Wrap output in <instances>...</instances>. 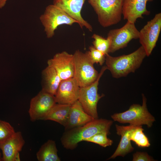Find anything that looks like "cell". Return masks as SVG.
I'll return each instance as SVG.
<instances>
[{
  "label": "cell",
  "instance_id": "1",
  "mask_svg": "<svg viewBox=\"0 0 161 161\" xmlns=\"http://www.w3.org/2000/svg\"><path fill=\"white\" fill-rule=\"evenodd\" d=\"M113 121L104 119H94L82 126L65 130L61 138L63 147L67 149L73 150L78 143L98 133L109 132Z\"/></svg>",
  "mask_w": 161,
  "mask_h": 161
},
{
  "label": "cell",
  "instance_id": "2",
  "mask_svg": "<svg viewBox=\"0 0 161 161\" xmlns=\"http://www.w3.org/2000/svg\"><path fill=\"white\" fill-rule=\"evenodd\" d=\"M146 56L145 51L142 46L127 55L113 57L108 54L106 55V66L113 77L118 78L126 76L131 72H134L140 66Z\"/></svg>",
  "mask_w": 161,
  "mask_h": 161
},
{
  "label": "cell",
  "instance_id": "3",
  "mask_svg": "<svg viewBox=\"0 0 161 161\" xmlns=\"http://www.w3.org/2000/svg\"><path fill=\"white\" fill-rule=\"evenodd\" d=\"M88 2L103 27L117 24L121 20L124 0H88Z\"/></svg>",
  "mask_w": 161,
  "mask_h": 161
},
{
  "label": "cell",
  "instance_id": "4",
  "mask_svg": "<svg viewBox=\"0 0 161 161\" xmlns=\"http://www.w3.org/2000/svg\"><path fill=\"white\" fill-rule=\"evenodd\" d=\"M142 96V105L133 104L126 111L114 114L111 116V118L114 121L120 123H129L136 126L145 125L148 128L151 127L155 121V118L148 110L146 97L143 94Z\"/></svg>",
  "mask_w": 161,
  "mask_h": 161
},
{
  "label": "cell",
  "instance_id": "5",
  "mask_svg": "<svg viewBox=\"0 0 161 161\" xmlns=\"http://www.w3.org/2000/svg\"><path fill=\"white\" fill-rule=\"evenodd\" d=\"M39 19L46 37L48 38L54 35L55 30L60 25L66 24L71 26L75 23L79 24L78 21L62 9L53 4L46 7Z\"/></svg>",
  "mask_w": 161,
  "mask_h": 161
},
{
  "label": "cell",
  "instance_id": "6",
  "mask_svg": "<svg viewBox=\"0 0 161 161\" xmlns=\"http://www.w3.org/2000/svg\"><path fill=\"white\" fill-rule=\"evenodd\" d=\"M73 55L74 74L80 87L87 86L94 83L99 75L89 57L88 51L83 53L79 50Z\"/></svg>",
  "mask_w": 161,
  "mask_h": 161
},
{
  "label": "cell",
  "instance_id": "7",
  "mask_svg": "<svg viewBox=\"0 0 161 161\" xmlns=\"http://www.w3.org/2000/svg\"><path fill=\"white\" fill-rule=\"evenodd\" d=\"M107 69L106 66H103L96 80L87 86L80 87L78 100L85 112L94 119L98 118L97 104L99 100L104 96L98 93V85L101 77Z\"/></svg>",
  "mask_w": 161,
  "mask_h": 161
},
{
  "label": "cell",
  "instance_id": "8",
  "mask_svg": "<svg viewBox=\"0 0 161 161\" xmlns=\"http://www.w3.org/2000/svg\"><path fill=\"white\" fill-rule=\"evenodd\" d=\"M139 31L135 23L127 21L122 27L109 31L107 37L111 40L109 53H113L126 47L132 40L139 38Z\"/></svg>",
  "mask_w": 161,
  "mask_h": 161
},
{
  "label": "cell",
  "instance_id": "9",
  "mask_svg": "<svg viewBox=\"0 0 161 161\" xmlns=\"http://www.w3.org/2000/svg\"><path fill=\"white\" fill-rule=\"evenodd\" d=\"M161 29V13H157L154 18L139 31V42L147 56H149L156 45Z\"/></svg>",
  "mask_w": 161,
  "mask_h": 161
},
{
  "label": "cell",
  "instance_id": "10",
  "mask_svg": "<svg viewBox=\"0 0 161 161\" xmlns=\"http://www.w3.org/2000/svg\"><path fill=\"white\" fill-rule=\"evenodd\" d=\"M56 103L55 96L41 90L30 100L28 111L30 120H43Z\"/></svg>",
  "mask_w": 161,
  "mask_h": 161
},
{
  "label": "cell",
  "instance_id": "11",
  "mask_svg": "<svg viewBox=\"0 0 161 161\" xmlns=\"http://www.w3.org/2000/svg\"><path fill=\"white\" fill-rule=\"evenodd\" d=\"M47 64L55 70L61 80L74 77L73 54L66 51L57 53L47 61Z\"/></svg>",
  "mask_w": 161,
  "mask_h": 161
},
{
  "label": "cell",
  "instance_id": "12",
  "mask_svg": "<svg viewBox=\"0 0 161 161\" xmlns=\"http://www.w3.org/2000/svg\"><path fill=\"white\" fill-rule=\"evenodd\" d=\"M80 88L73 77L61 80L55 96L56 103H73L78 100Z\"/></svg>",
  "mask_w": 161,
  "mask_h": 161
},
{
  "label": "cell",
  "instance_id": "13",
  "mask_svg": "<svg viewBox=\"0 0 161 161\" xmlns=\"http://www.w3.org/2000/svg\"><path fill=\"white\" fill-rule=\"evenodd\" d=\"M85 0H53V4L64 11L79 22L81 28L85 27L89 31L93 30L92 26L82 17L81 11Z\"/></svg>",
  "mask_w": 161,
  "mask_h": 161
},
{
  "label": "cell",
  "instance_id": "14",
  "mask_svg": "<svg viewBox=\"0 0 161 161\" xmlns=\"http://www.w3.org/2000/svg\"><path fill=\"white\" fill-rule=\"evenodd\" d=\"M154 0H124L122 11L123 19L135 23L139 18H143V15L150 13L146 8L148 2Z\"/></svg>",
  "mask_w": 161,
  "mask_h": 161
},
{
  "label": "cell",
  "instance_id": "15",
  "mask_svg": "<svg viewBox=\"0 0 161 161\" xmlns=\"http://www.w3.org/2000/svg\"><path fill=\"white\" fill-rule=\"evenodd\" d=\"M25 143L21 132H16L12 137L0 147L2 151V161H20L19 153Z\"/></svg>",
  "mask_w": 161,
  "mask_h": 161
},
{
  "label": "cell",
  "instance_id": "16",
  "mask_svg": "<svg viewBox=\"0 0 161 161\" xmlns=\"http://www.w3.org/2000/svg\"><path fill=\"white\" fill-rule=\"evenodd\" d=\"M135 126L131 125L126 126L115 125L117 134L121 136V139L115 152L108 160L114 159L119 156L124 157L133 151L134 148L131 143L129 134Z\"/></svg>",
  "mask_w": 161,
  "mask_h": 161
},
{
  "label": "cell",
  "instance_id": "17",
  "mask_svg": "<svg viewBox=\"0 0 161 161\" xmlns=\"http://www.w3.org/2000/svg\"><path fill=\"white\" fill-rule=\"evenodd\" d=\"M94 119L86 113L78 100L71 105L65 130L85 125Z\"/></svg>",
  "mask_w": 161,
  "mask_h": 161
},
{
  "label": "cell",
  "instance_id": "18",
  "mask_svg": "<svg viewBox=\"0 0 161 161\" xmlns=\"http://www.w3.org/2000/svg\"><path fill=\"white\" fill-rule=\"evenodd\" d=\"M61 81L55 70L47 66L41 72V90L55 96Z\"/></svg>",
  "mask_w": 161,
  "mask_h": 161
},
{
  "label": "cell",
  "instance_id": "19",
  "mask_svg": "<svg viewBox=\"0 0 161 161\" xmlns=\"http://www.w3.org/2000/svg\"><path fill=\"white\" fill-rule=\"evenodd\" d=\"M71 105L56 103L44 119L57 122L64 127L69 117Z\"/></svg>",
  "mask_w": 161,
  "mask_h": 161
},
{
  "label": "cell",
  "instance_id": "20",
  "mask_svg": "<svg viewBox=\"0 0 161 161\" xmlns=\"http://www.w3.org/2000/svg\"><path fill=\"white\" fill-rule=\"evenodd\" d=\"M55 142L49 140L42 145L36 153L39 161H60Z\"/></svg>",
  "mask_w": 161,
  "mask_h": 161
},
{
  "label": "cell",
  "instance_id": "21",
  "mask_svg": "<svg viewBox=\"0 0 161 161\" xmlns=\"http://www.w3.org/2000/svg\"><path fill=\"white\" fill-rule=\"evenodd\" d=\"M143 131L142 126H135L130 133L129 138L139 147H148L150 144Z\"/></svg>",
  "mask_w": 161,
  "mask_h": 161
},
{
  "label": "cell",
  "instance_id": "22",
  "mask_svg": "<svg viewBox=\"0 0 161 161\" xmlns=\"http://www.w3.org/2000/svg\"><path fill=\"white\" fill-rule=\"evenodd\" d=\"M16 132L9 122L0 119V147L12 137Z\"/></svg>",
  "mask_w": 161,
  "mask_h": 161
},
{
  "label": "cell",
  "instance_id": "23",
  "mask_svg": "<svg viewBox=\"0 0 161 161\" xmlns=\"http://www.w3.org/2000/svg\"><path fill=\"white\" fill-rule=\"evenodd\" d=\"M92 37L94 39L92 44L95 49L106 55L109 54L111 43L109 38L107 37L105 38L96 34H93Z\"/></svg>",
  "mask_w": 161,
  "mask_h": 161
},
{
  "label": "cell",
  "instance_id": "24",
  "mask_svg": "<svg viewBox=\"0 0 161 161\" xmlns=\"http://www.w3.org/2000/svg\"><path fill=\"white\" fill-rule=\"evenodd\" d=\"M109 132L104 131L96 134L85 141L93 143L103 147L111 146L113 143L112 140L107 137Z\"/></svg>",
  "mask_w": 161,
  "mask_h": 161
},
{
  "label": "cell",
  "instance_id": "25",
  "mask_svg": "<svg viewBox=\"0 0 161 161\" xmlns=\"http://www.w3.org/2000/svg\"><path fill=\"white\" fill-rule=\"evenodd\" d=\"M89 49V55L93 63L99 64L102 65L105 62L106 55L95 49L93 46H90Z\"/></svg>",
  "mask_w": 161,
  "mask_h": 161
},
{
  "label": "cell",
  "instance_id": "26",
  "mask_svg": "<svg viewBox=\"0 0 161 161\" xmlns=\"http://www.w3.org/2000/svg\"><path fill=\"white\" fill-rule=\"evenodd\" d=\"M133 161H155L152 157L146 152H137L133 155Z\"/></svg>",
  "mask_w": 161,
  "mask_h": 161
},
{
  "label": "cell",
  "instance_id": "27",
  "mask_svg": "<svg viewBox=\"0 0 161 161\" xmlns=\"http://www.w3.org/2000/svg\"><path fill=\"white\" fill-rule=\"evenodd\" d=\"M7 0H0V9H2L5 5Z\"/></svg>",
  "mask_w": 161,
  "mask_h": 161
},
{
  "label": "cell",
  "instance_id": "28",
  "mask_svg": "<svg viewBox=\"0 0 161 161\" xmlns=\"http://www.w3.org/2000/svg\"><path fill=\"white\" fill-rule=\"evenodd\" d=\"M2 161V157L1 155V153L0 152V161Z\"/></svg>",
  "mask_w": 161,
  "mask_h": 161
}]
</instances>
